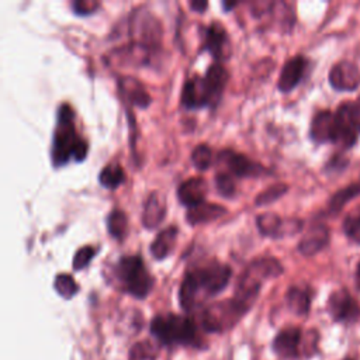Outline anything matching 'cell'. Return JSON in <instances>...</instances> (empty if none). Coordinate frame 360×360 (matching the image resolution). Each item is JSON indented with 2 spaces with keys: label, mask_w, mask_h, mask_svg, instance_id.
<instances>
[{
  "label": "cell",
  "mask_w": 360,
  "mask_h": 360,
  "mask_svg": "<svg viewBox=\"0 0 360 360\" xmlns=\"http://www.w3.org/2000/svg\"><path fill=\"white\" fill-rule=\"evenodd\" d=\"M89 146L86 139L76 134L75 111L70 104L63 103L58 108V124L53 132L51 158L55 167L66 165L70 158L83 160L87 155Z\"/></svg>",
  "instance_id": "1"
},
{
  "label": "cell",
  "mask_w": 360,
  "mask_h": 360,
  "mask_svg": "<svg viewBox=\"0 0 360 360\" xmlns=\"http://www.w3.org/2000/svg\"><path fill=\"white\" fill-rule=\"evenodd\" d=\"M152 335L165 345H191L197 335L195 323L191 318L167 314L158 315L150 322Z\"/></svg>",
  "instance_id": "2"
},
{
  "label": "cell",
  "mask_w": 360,
  "mask_h": 360,
  "mask_svg": "<svg viewBox=\"0 0 360 360\" xmlns=\"http://www.w3.org/2000/svg\"><path fill=\"white\" fill-rule=\"evenodd\" d=\"M115 274L124 290L136 298H145L153 285V278L139 255L122 256L115 266Z\"/></svg>",
  "instance_id": "3"
},
{
  "label": "cell",
  "mask_w": 360,
  "mask_h": 360,
  "mask_svg": "<svg viewBox=\"0 0 360 360\" xmlns=\"http://www.w3.org/2000/svg\"><path fill=\"white\" fill-rule=\"evenodd\" d=\"M360 138V105L359 103L342 101L335 111L333 143L343 150L352 149Z\"/></svg>",
  "instance_id": "4"
},
{
  "label": "cell",
  "mask_w": 360,
  "mask_h": 360,
  "mask_svg": "<svg viewBox=\"0 0 360 360\" xmlns=\"http://www.w3.org/2000/svg\"><path fill=\"white\" fill-rule=\"evenodd\" d=\"M128 31L134 44L148 49L156 48L162 39V24L159 18L145 7L132 10L128 20Z\"/></svg>",
  "instance_id": "5"
},
{
  "label": "cell",
  "mask_w": 360,
  "mask_h": 360,
  "mask_svg": "<svg viewBox=\"0 0 360 360\" xmlns=\"http://www.w3.org/2000/svg\"><path fill=\"white\" fill-rule=\"evenodd\" d=\"M249 308L235 297L215 302L201 314V323L207 330H224L235 325Z\"/></svg>",
  "instance_id": "6"
},
{
  "label": "cell",
  "mask_w": 360,
  "mask_h": 360,
  "mask_svg": "<svg viewBox=\"0 0 360 360\" xmlns=\"http://www.w3.org/2000/svg\"><path fill=\"white\" fill-rule=\"evenodd\" d=\"M198 284L201 291L207 295H214L222 291L231 280L232 269L226 263H219L217 260L208 262L195 270H190Z\"/></svg>",
  "instance_id": "7"
},
{
  "label": "cell",
  "mask_w": 360,
  "mask_h": 360,
  "mask_svg": "<svg viewBox=\"0 0 360 360\" xmlns=\"http://www.w3.org/2000/svg\"><path fill=\"white\" fill-rule=\"evenodd\" d=\"M326 308L335 322L352 323L360 318V305L347 288L335 290L328 298Z\"/></svg>",
  "instance_id": "8"
},
{
  "label": "cell",
  "mask_w": 360,
  "mask_h": 360,
  "mask_svg": "<svg viewBox=\"0 0 360 360\" xmlns=\"http://www.w3.org/2000/svg\"><path fill=\"white\" fill-rule=\"evenodd\" d=\"M328 80L336 91H354L360 86V69L352 60H339L330 68Z\"/></svg>",
  "instance_id": "9"
},
{
  "label": "cell",
  "mask_w": 360,
  "mask_h": 360,
  "mask_svg": "<svg viewBox=\"0 0 360 360\" xmlns=\"http://www.w3.org/2000/svg\"><path fill=\"white\" fill-rule=\"evenodd\" d=\"M219 160L226 165V167L231 170L232 174L238 177H253V176H262L267 173V169L262 165L253 162L248 156L233 152L231 149L221 150L218 155Z\"/></svg>",
  "instance_id": "10"
},
{
  "label": "cell",
  "mask_w": 360,
  "mask_h": 360,
  "mask_svg": "<svg viewBox=\"0 0 360 360\" xmlns=\"http://www.w3.org/2000/svg\"><path fill=\"white\" fill-rule=\"evenodd\" d=\"M202 49L208 51L218 60H224L231 55L229 37L226 30L218 21H212L205 28Z\"/></svg>",
  "instance_id": "11"
},
{
  "label": "cell",
  "mask_w": 360,
  "mask_h": 360,
  "mask_svg": "<svg viewBox=\"0 0 360 360\" xmlns=\"http://www.w3.org/2000/svg\"><path fill=\"white\" fill-rule=\"evenodd\" d=\"M302 343V330L297 326H290L277 333L273 340V350L283 359H292L300 354Z\"/></svg>",
  "instance_id": "12"
},
{
  "label": "cell",
  "mask_w": 360,
  "mask_h": 360,
  "mask_svg": "<svg viewBox=\"0 0 360 360\" xmlns=\"http://www.w3.org/2000/svg\"><path fill=\"white\" fill-rule=\"evenodd\" d=\"M308 60L302 55H295L290 58L281 68L278 80H277V87L283 93L291 91L297 84L302 80L305 69H307Z\"/></svg>",
  "instance_id": "13"
},
{
  "label": "cell",
  "mask_w": 360,
  "mask_h": 360,
  "mask_svg": "<svg viewBox=\"0 0 360 360\" xmlns=\"http://www.w3.org/2000/svg\"><path fill=\"white\" fill-rule=\"evenodd\" d=\"M330 240L329 228L325 224H315L300 239L297 249L304 256H314L328 246Z\"/></svg>",
  "instance_id": "14"
},
{
  "label": "cell",
  "mask_w": 360,
  "mask_h": 360,
  "mask_svg": "<svg viewBox=\"0 0 360 360\" xmlns=\"http://www.w3.org/2000/svg\"><path fill=\"white\" fill-rule=\"evenodd\" d=\"M335 135V112L330 110H319L314 114L309 125V136L315 143L333 142Z\"/></svg>",
  "instance_id": "15"
},
{
  "label": "cell",
  "mask_w": 360,
  "mask_h": 360,
  "mask_svg": "<svg viewBox=\"0 0 360 360\" xmlns=\"http://www.w3.org/2000/svg\"><path fill=\"white\" fill-rule=\"evenodd\" d=\"M228 76H229L228 70L219 62L212 63L207 69L202 80H204V86L208 97V105H214L219 101L222 91L225 89V84L228 82Z\"/></svg>",
  "instance_id": "16"
},
{
  "label": "cell",
  "mask_w": 360,
  "mask_h": 360,
  "mask_svg": "<svg viewBox=\"0 0 360 360\" xmlns=\"http://www.w3.org/2000/svg\"><path fill=\"white\" fill-rule=\"evenodd\" d=\"M207 183L202 177H190L184 180L177 188V198L188 208L204 202L207 195Z\"/></svg>",
  "instance_id": "17"
},
{
  "label": "cell",
  "mask_w": 360,
  "mask_h": 360,
  "mask_svg": "<svg viewBox=\"0 0 360 360\" xmlns=\"http://www.w3.org/2000/svg\"><path fill=\"white\" fill-rule=\"evenodd\" d=\"M181 104L186 108H198L208 105V97L202 77L193 76L184 83L181 90Z\"/></svg>",
  "instance_id": "18"
},
{
  "label": "cell",
  "mask_w": 360,
  "mask_h": 360,
  "mask_svg": "<svg viewBox=\"0 0 360 360\" xmlns=\"http://www.w3.org/2000/svg\"><path fill=\"white\" fill-rule=\"evenodd\" d=\"M166 215V204L163 197L158 191H152L145 204L142 211V225L148 229L156 228Z\"/></svg>",
  "instance_id": "19"
},
{
  "label": "cell",
  "mask_w": 360,
  "mask_h": 360,
  "mask_svg": "<svg viewBox=\"0 0 360 360\" xmlns=\"http://www.w3.org/2000/svg\"><path fill=\"white\" fill-rule=\"evenodd\" d=\"M226 208L219 205V204H214V202H201L195 207L188 208L187 214H186V219L188 224L191 225H198V224H207L211 221H215L218 218H221L222 215H225Z\"/></svg>",
  "instance_id": "20"
},
{
  "label": "cell",
  "mask_w": 360,
  "mask_h": 360,
  "mask_svg": "<svg viewBox=\"0 0 360 360\" xmlns=\"http://www.w3.org/2000/svg\"><path fill=\"white\" fill-rule=\"evenodd\" d=\"M245 271L263 283L266 278L280 276L283 273V266L276 257H257L249 263Z\"/></svg>",
  "instance_id": "21"
},
{
  "label": "cell",
  "mask_w": 360,
  "mask_h": 360,
  "mask_svg": "<svg viewBox=\"0 0 360 360\" xmlns=\"http://www.w3.org/2000/svg\"><path fill=\"white\" fill-rule=\"evenodd\" d=\"M118 86L121 93L127 100L134 103L138 107H146L150 103V96L142 83L134 77L125 76L118 80Z\"/></svg>",
  "instance_id": "22"
},
{
  "label": "cell",
  "mask_w": 360,
  "mask_h": 360,
  "mask_svg": "<svg viewBox=\"0 0 360 360\" xmlns=\"http://www.w3.org/2000/svg\"><path fill=\"white\" fill-rule=\"evenodd\" d=\"M149 51L150 49L132 42L129 46L114 49L110 58L112 62H120L121 65H142L146 62Z\"/></svg>",
  "instance_id": "23"
},
{
  "label": "cell",
  "mask_w": 360,
  "mask_h": 360,
  "mask_svg": "<svg viewBox=\"0 0 360 360\" xmlns=\"http://www.w3.org/2000/svg\"><path fill=\"white\" fill-rule=\"evenodd\" d=\"M177 228L176 226H167L165 229H162L156 238L153 239V242L150 243V253L155 259L162 260L165 259L169 253H172L174 243H176V238H177Z\"/></svg>",
  "instance_id": "24"
},
{
  "label": "cell",
  "mask_w": 360,
  "mask_h": 360,
  "mask_svg": "<svg viewBox=\"0 0 360 360\" xmlns=\"http://www.w3.org/2000/svg\"><path fill=\"white\" fill-rule=\"evenodd\" d=\"M285 300H287L288 308L295 315L304 316V315H307L309 312V308H311V292H309L308 288L292 285V287H290L287 290Z\"/></svg>",
  "instance_id": "25"
},
{
  "label": "cell",
  "mask_w": 360,
  "mask_h": 360,
  "mask_svg": "<svg viewBox=\"0 0 360 360\" xmlns=\"http://www.w3.org/2000/svg\"><path fill=\"white\" fill-rule=\"evenodd\" d=\"M198 295H200L198 284H197L193 273L188 271L184 276V278L181 281V285H180V290H179V300H180V304H181L183 309L184 311L193 309L197 304Z\"/></svg>",
  "instance_id": "26"
},
{
  "label": "cell",
  "mask_w": 360,
  "mask_h": 360,
  "mask_svg": "<svg viewBox=\"0 0 360 360\" xmlns=\"http://www.w3.org/2000/svg\"><path fill=\"white\" fill-rule=\"evenodd\" d=\"M360 195V183H352L340 190H338L328 202V211L330 214H338L343 210V207L353 198Z\"/></svg>",
  "instance_id": "27"
},
{
  "label": "cell",
  "mask_w": 360,
  "mask_h": 360,
  "mask_svg": "<svg viewBox=\"0 0 360 360\" xmlns=\"http://www.w3.org/2000/svg\"><path fill=\"white\" fill-rule=\"evenodd\" d=\"M283 221L284 218H280L277 214L264 212L256 218V225L262 235L270 238H281Z\"/></svg>",
  "instance_id": "28"
},
{
  "label": "cell",
  "mask_w": 360,
  "mask_h": 360,
  "mask_svg": "<svg viewBox=\"0 0 360 360\" xmlns=\"http://www.w3.org/2000/svg\"><path fill=\"white\" fill-rule=\"evenodd\" d=\"M124 180H125L124 169L117 162H111V163L105 165L98 174L100 184L110 190H114L118 186H121L124 183Z\"/></svg>",
  "instance_id": "29"
},
{
  "label": "cell",
  "mask_w": 360,
  "mask_h": 360,
  "mask_svg": "<svg viewBox=\"0 0 360 360\" xmlns=\"http://www.w3.org/2000/svg\"><path fill=\"white\" fill-rule=\"evenodd\" d=\"M107 231L108 233L117 239V240H121L125 238L127 235V231H128V218H127V214L120 210V208H114L110 211L108 217H107Z\"/></svg>",
  "instance_id": "30"
},
{
  "label": "cell",
  "mask_w": 360,
  "mask_h": 360,
  "mask_svg": "<svg viewBox=\"0 0 360 360\" xmlns=\"http://www.w3.org/2000/svg\"><path fill=\"white\" fill-rule=\"evenodd\" d=\"M342 229L349 240L360 245V205L346 214L342 222Z\"/></svg>",
  "instance_id": "31"
},
{
  "label": "cell",
  "mask_w": 360,
  "mask_h": 360,
  "mask_svg": "<svg viewBox=\"0 0 360 360\" xmlns=\"http://www.w3.org/2000/svg\"><path fill=\"white\" fill-rule=\"evenodd\" d=\"M53 287H55L56 292L63 298H72L79 290L75 278L66 273H60L55 277Z\"/></svg>",
  "instance_id": "32"
},
{
  "label": "cell",
  "mask_w": 360,
  "mask_h": 360,
  "mask_svg": "<svg viewBox=\"0 0 360 360\" xmlns=\"http://www.w3.org/2000/svg\"><path fill=\"white\" fill-rule=\"evenodd\" d=\"M191 162L198 170H207L212 163V150L207 143L197 145L191 152Z\"/></svg>",
  "instance_id": "33"
},
{
  "label": "cell",
  "mask_w": 360,
  "mask_h": 360,
  "mask_svg": "<svg viewBox=\"0 0 360 360\" xmlns=\"http://www.w3.org/2000/svg\"><path fill=\"white\" fill-rule=\"evenodd\" d=\"M287 184L284 183H276L270 187H267L266 190H263L259 195H256L255 198V204L256 205H267L274 202L276 200H278L281 195H284L287 193Z\"/></svg>",
  "instance_id": "34"
},
{
  "label": "cell",
  "mask_w": 360,
  "mask_h": 360,
  "mask_svg": "<svg viewBox=\"0 0 360 360\" xmlns=\"http://www.w3.org/2000/svg\"><path fill=\"white\" fill-rule=\"evenodd\" d=\"M158 359V349L149 342H138L135 343L131 350L128 360H156Z\"/></svg>",
  "instance_id": "35"
},
{
  "label": "cell",
  "mask_w": 360,
  "mask_h": 360,
  "mask_svg": "<svg viewBox=\"0 0 360 360\" xmlns=\"http://www.w3.org/2000/svg\"><path fill=\"white\" fill-rule=\"evenodd\" d=\"M96 253H97V249L90 245H86V246H82L80 249H77L73 256V260H72L73 269L75 270L84 269L91 262V259L94 257Z\"/></svg>",
  "instance_id": "36"
},
{
  "label": "cell",
  "mask_w": 360,
  "mask_h": 360,
  "mask_svg": "<svg viewBox=\"0 0 360 360\" xmlns=\"http://www.w3.org/2000/svg\"><path fill=\"white\" fill-rule=\"evenodd\" d=\"M215 188L222 197H232L235 194V181L232 180L231 174L221 172L215 174Z\"/></svg>",
  "instance_id": "37"
},
{
  "label": "cell",
  "mask_w": 360,
  "mask_h": 360,
  "mask_svg": "<svg viewBox=\"0 0 360 360\" xmlns=\"http://www.w3.org/2000/svg\"><path fill=\"white\" fill-rule=\"evenodd\" d=\"M72 10L79 15H87L98 7V1L94 0H75L70 3Z\"/></svg>",
  "instance_id": "38"
},
{
  "label": "cell",
  "mask_w": 360,
  "mask_h": 360,
  "mask_svg": "<svg viewBox=\"0 0 360 360\" xmlns=\"http://www.w3.org/2000/svg\"><path fill=\"white\" fill-rule=\"evenodd\" d=\"M347 165H349V160H347L343 155L336 153V155L330 156V159H329V162L326 163L325 169L329 170V172H342V170L346 169Z\"/></svg>",
  "instance_id": "39"
},
{
  "label": "cell",
  "mask_w": 360,
  "mask_h": 360,
  "mask_svg": "<svg viewBox=\"0 0 360 360\" xmlns=\"http://www.w3.org/2000/svg\"><path fill=\"white\" fill-rule=\"evenodd\" d=\"M190 7H191L194 11L202 13V11L208 7V3H207L205 0H193V1H190Z\"/></svg>",
  "instance_id": "40"
},
{
  "label": "cell",
  "mask_w": 360,
  "mask_h": 360,
  "mask_svg": "<svg viewBox=\"0 0 360 360\" xmlns=\"http://www.w3.org/2000/svg\"><path fill=\"white\" fill-rule=\"evenodd\" d=\"M354 281H356L357 288L360 290V260H359V262H357V264H356V270H354Z\"/></svg>",
  "instance_id": "41"
},
{
  "label": "cell",
  "mask_w": 360,
  "mask_h": 360,
  "mask_svg": "<svg viewBox=\"0 0 360 360\" xmlns=\"http://www.w3.org/2000/svg\"><path fill=\"white\" fill-rule=\"evenodd\" d=\"M233 6H236V3L235 1H231V3H228V1H225L224 3V8H226V10H229V8H232Z\"/></svg>",
  "instance_id": "42"
},
{
  "label": "cell",
  "mask_w": 360,
  "mask_h": 360,
  "mask_svg": "<svg viewBox=\"0 0 360 360\" xmlns=\"http://www.w3.org/2000/svg\"><path fill=\"white\" fill-rule=\"evenodd\" d=\"M345 360H354V359H350V357H349V359H345Z\"/></svg>",
  "instance_id": "43"
},
{
  "label": "cell",
  "mask_w": 360,
  "mask_h": 360,
  "mask_svg": "<svg viewBox=\"0 0 360 360\" xmlns=\"http://www.w3.org/2000/svg\"><path fill=\"white\" fill-rule=\"evenodd\" d=\"M359 105H360V97H359Z\"/></svg>",
  "instance_id": "44"
}]
</instances>
